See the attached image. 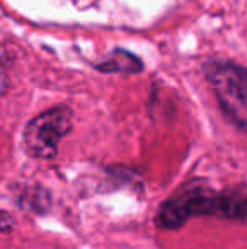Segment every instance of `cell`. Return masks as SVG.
Returning <instances> with one entry per match:
<instances>
[{
    "instance_id": "6da1fadb",
    "label": "cell",
    "mask_w": 247,
    "mask_h": 249,
    "mask_svg": "<svg viewBox=\"0 0 247 249\" xmlns=\"http://www.w3.org/2000/svg\"><path fill=\"white\" fill-rule=\"evenodd\" d=\"M215 215L227 219H246V198L244 192L239 194H215L210 190L191 188L169 198L159 209L158 222L163 229H178L190 217Z\"/></svg>"
},
{
    "instance_id": "7a4b0ae2",
    "label": "cell",
    "mask_w": 247,
    "mask_h": 249,
    "mask_svg": "<svg viewBox=\"0 0 247 249\" xmlns=\"http://www.w3.org/2000/svg\"><path fill=\"white\" fill-rule=\"evenodd\" d=\"M205 71L224 114L237 127L244 129L247 122L246 70L237 63L227 61L212 63Z\"/></svg>"
},
{
    "instance_id": "3957f363",
    "label": "cell",
    "mask_w": 247,
    "mask_h": 249,
    "mask_svg": "<svg viewBox=\"0 0 247 249\" xmlns=\"http://www.w3.org/2000/svg\"><path fill=\"white\" fill-rule=\"evenodd\" d=\"M73 127V112L66 105H58L43 112L27 124L24 144L31 156L53 160L58 156L60 142Z\"/></svg>"
},
{
    "instance_id": "277c9868",
    "label": "cell",
    "mask_w": 247,
    "mask_h": 249,
    "mask_svg": "<svg viewBox=\"0 0 247 249\" xmlns=\"http://www.w3.org/2000/svg\"><path fill=\"white\" fill-rule=\"evenodd\" d=\"M97 70L103 73H125V75H134L142 71V63L137 56L124 50L112 51L102 63L95 65Z\"/></svg>"
},
{
    "instance_id": "5b68a950",
    "label": "cell",
    "mask_w": 247,
    "mask_h": 249,
    "mask_svg": "<svg viewBox=\"0 0 247 249\" xmlns=\"http://www.w3.org/2000/svg\"><path fill=\"white\" fill-rule=\"evenodd\" d=\"M12 65V54L0 46V97L9 89V68Z\"/></svg>"
},
{
    "instance_id": "8992f818",
    "label": "cell",
    "mask_w": 247,
    "mask_h": 249,
    "mask_svg": "<svg viewBox=\"0 0 247 249\" xmlns=\"http://www.w3.org/2000/svg\"><path fill=\"white\" fill-rule=\"evenodd\" d=\"M14 227V219L7 212L0 210V232H9Z\"/></svg>"
}]
</instances>
